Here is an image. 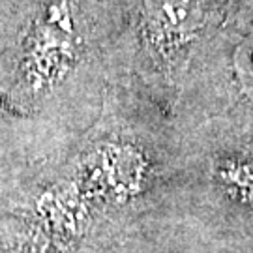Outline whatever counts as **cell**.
<instances>
[{
  "label": "cell",
  "mask_w": 253,
  "mask_h": 253,
  "mask_svg": "<svg viewBox=\"0 0 253 253\" xmlns=\"http://www.w3.org/2000/svg\"><path fill=\"white\" fill-rule=\"evenodd\" d=\"M150 11L160 25L172 30H188L201 19V11L193 0H152Z\"/></svg>",
  "instance_id": "obj_1"
},
{
  "label": "cell",
  "mask_w": 253,
  "mask_h": 253,
  "mask_svg": "<svg viewBox=\"0 0 253 253\" xmlns=\"http://www.w3.org/2000/svg\"><path fill=\"white\" fill-rule=\"evenodd\" d=\"M227 178H231V184H235L244 197L253 199V165H240L227 171Z\"/></svg>",
  "instance_id": "obj_2"
},
{
  "label": "cell",
  "mask_w": 253,
  "mask_h": 253,
  "mask_svg": "<svg viewBox=\"0 0 253 253\" xmlns=\"http://www.w3.org/2000/svg\"><path fill=\"white\" fill-rule=\"evenodd\" d=\"M238 70L246 88L253 92V45H244L238 54Z\"/></svg>",
  "instance_id": "obj_3"
}]
</instances>
